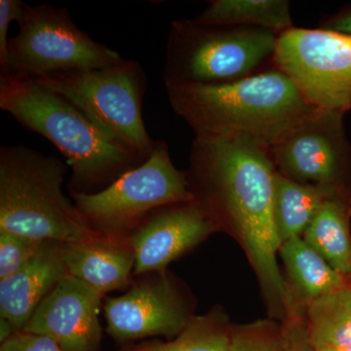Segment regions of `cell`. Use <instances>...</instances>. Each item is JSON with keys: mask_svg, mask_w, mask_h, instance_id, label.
Listing matches in <instances>:
<instances>
[{"mask_svg": "<svg viewBox=\"0 0 351 351\" xmlns=\"http://www.w3.org/2000/svg\"><path fill=\"white\" fill-rule=\"evenodd\" d=\"M276 165L269 147L245 137H195L186 178L196 204L241 239L263 285L279 302L290 295L277 262Z\"/></svg>", "mask_w": 351, "mask_h": 351, "instance_id": "6da1fadb", "label": "cell"}, {"mask_svg": "<svg viewBox=\"0 0 351 351\" xmlns=\"http://www.w3.org/2000/svg\"><path fill=\"white\" fill-rule=\"evenodd\" d=\"M165 85L171 107L195 137H245L271 149L318 110L278 69L221 84Z\"/></svg>", "mask_w": 351, "mask_h": 351, "instance_id": "7a4b0ae2", "label": "cell"}, {"mask_svg": "<svg viewBox=\"0 0 351 351\" xmlns=\"http://www.w3.org/2000/svg\"><path fill=\"white\" fill-rule=\"evenodd\" d=\"M0 108L49 140L66 157L73 171L69 193H98L145 161L73 104L27 76L0 75Z\"/></svg>", "mask_w": 351, "mask_h": 351, "instance_id": "3957f363", "label": "cell"}, {"mask_svg": "<svg viewBox=\"0 0 351 351\" xmlns=\"http://www.w3.org/2000/svg\"><path fill=\"white\" fill-rule=\"evenodd\" d=\"M68 166L23 145L0 149V232L75 243L101 233L89 228L64 195Z\"/></svg>", "mask_w": 351, "mask_h": 351, "instance_id": "277c9868", "label": "cell"}, {"mask_svg": "<svg viewBox=\"0 0 351 351\" xmlns=\"http://www.w3.org/2000/svg\"><path fill=\"white\" fill-rule=\"evenodd\" d=\"M31 78L73 104L120 145L145 160L152 156L156 141L147 133L142 117L147 76L138 62L123 60L108 68Z\"/></svg>", "mask_w": 351, "mask_h": 351, "instance_id": "5b68a950", "label": "cell"}, {"mask_svg": "<svg viewBox=\"0 0 351 351\" xmlns=\"http://www.w3.org/2000/svg\"><path fill=\"white\" fill-rule=\"evenodd\" d=\"M277 39L276 32L260 27L177 21L168 36L164 82L221 84L248 77L274 57Z\"/></svg>", "mask_w": 351, "mask_h": 351, "instance_id": "8992f818", "label": "cell"}, {"mask_svg": "<svg viewBox=\"0 0 351 351\" xmlns=\"http://www.w3.org/2000/svg\"><path fill=\"white\" fill-rule=\"evenodd\" d=\"M69 193L93 232L122 237H128L160 208L195 201L186 173L175 167L162 141H156L154 152L142 165L103 191Z\"/></svg>", "mask_w": 351, "mask_h": 351, "instance_id": "52a82bcc", "label": "cell"}, {"mask_svg": "<svg viewBox=\"0 0 351 351\" xmlns=\"http://www.w3.org/2000/svg\"><path fill=\"white\" fill-rule=\"evenodd\" d=\"M19 32L9 40L8 75L36 76L114 66L117 51L97 43L71 19L68 9L24 4Z\"/></svg>", "mask_w": 351, "mask_h": 351, "instance_id": "ba28073f", "label": "cell"}, {"mask_svg": "<svg viewBox=\"0 0 351 351\" xmlns=\"http://www.w3.org/2000/svg\"><path fill=\"white\" fill-rule=\"evenodd\" d=\"M272 59L309 105L341 115L351 110L350 36L293 27L279 34Z\"/></svg>", "mask_w": 351, "mask_h": 351, "instance_id": "9c48e42d", "label": "cell"}, {"mask_svg": "<svg viewBox=\"0 0 351 351\" xmlns=\"http://www.w3.org/2000/svg\"><path fill=\"white\" fill-rule=\"evenodd\" d=\"M141 276L125 294L105 299L108 334L117 341L177 337L193 318L184 295L165 270Z\"/></svg>", "mask_w": 351, "mask_h": 351, "instance_id": "30bf717a", "label": "cell"}, {"mask_svg": "<svg viewBox=\"0 0 351 351\" xmlns=\"http://www.w3.org/2000/svg\"><path fill=\"white\" fill-rule=\"evenodd\" d=\"M343 115L316 110L270 149L281 174L301 184L339 188L346 157Z\"/></svg>", "mask_w": 351, "mask_h": 351, "instance_id": "8fae6325", "label": "cell"}, {"mask_svg": "<svg viewBox=\"0 0 351 351\" xmlns=\"http://www.w3.org/2000/svg\"><path fill=\"white\" fill-rule=\"evenodd\" d=\"M104 295L66 276L39 304L23 331L48 337L64 351H96L100 346Z\"/></svg>", "mask_w": 351, "mask_h": 351, "instance_id": "7c38bea8", "label": "cell"}, {"mask_svg": "<svg viewBox=\"0 0 351 351\" xmlns=\"http://www.w3.org/2000/svg\"><path fill=\"white\" fill-rule=\"evenodd\" d=\"M217 230L195 201L156 210L128 235L135 254L134 276L163 271Z\"/></svg>", "mask_w": 351, "mask_h": 351, "instance_id": "4fadbf2b", "label": "cell"}, {"mask_svg": "<svg viewBox=\"0 0 351 351\" xmlns=\"http://www.w3.org/2000/svg\"><path fill=\"white\" fill-rule=\"evenodd\" d=\"M63 243L44 241L36 255L15 274L0 280V313L23 331L43 300L69 276Z\"/></svg>", "mask_w": 351, "mask_h": 351, "instance_id": "5bb4252c", "label": "cell"}, {"mask_svg": "<svg viewBox=\"0 0 351 351\" xmlns=\"http://www.w3.org/2000/svg\"><path fill=\"white\" fill-rule=\"evenodd\" d=\"M69 274L105 295L133 284L135 254L128 237L101 234L96 239L63 244Z\"/></svg>", "mask_w": 351, "mask_h": 351, "instance_id": "9a60e30c", "label": "cell"}, {"mask_svg": "<svg viewBox=\"0 0 351 351\" xmlns=\"http://www.w3.org/2000/svg\"><path fill=\"white\" fill-rule=\"evenodd\" d=\"M302 239L339 274L348 277L351 271L350 205L341 189L328 196Z\"/></svg>", "mask_w": 351, "mask_h": 351, "instance_id": "2e32d148", "label": "cell"}, {"mask_svg": "<svg viewBox=\"0 0 351 351\" xmlns=\"http://www.w3.org/2000/svg\"><path fill=\"white\" fill-rule=\"evenodd\" d=\"M339 188L301 184L276 171L274 175V219L281 245L302 237L326 198Z\"/></svg>", "mask_w": 351, "mask_h": 351, "instance_id": "e0dca14e", "label": "cell"}, {"mask_svg": "<svg viewBox=\"0 0 351 351\" xmlns=\"http://www.w3.org/2000/svg\"><path fill=\"white\" fill-rule=\"evenodd\" d=\"M195 21L212 27H260L280 34L293 29L285 0H214Z\"/></svg>", "mask_w": 351, "mask_h": 351, "instance_id": "ac0fdd59", "label": "cell"}, {"mask_svg": "<svg viewBox=\"0 0 351 351\" xmlns=\"http://www.w3.org/2000/svg\"><path fill=\"white\" fill-rule=\"evenodd\" d=\"M279 255L289 276L308 302L348 285L346 277L335 269L302 237H295L281 245Z\"/></svg>", "mask_w": 351, "mask_h": 351, "instance_id": "d6986e66", "label": "cell"}, {"mask_svg": "<svg viewBox=\"0 0 351 351\" xmlns=\"http://www.w3.org/2000/svg\"><path fill=\"white\" fill-rule=\"evenodd\" d=\"M309 337L314 350L351 346V287L308 304Z\"/></svg>", "mask_w": 351, "mask_h": 351, "instance_id": "ffe728a7", "label": "cell"}, {"mask_svg": "<svg viewBox=\"0 0 351 351\" xmlns=\"http://www.w3.org/2000/svg\"><path fill=\"white\" fill-rule=\"evenodd\" d=\"M228 334L221 314L214 311L191 318L186 327L168 343H143L119 351H230Z\"/></svg>", "mask_w": 351, "mask_h": 351, "instance_id": "44dd1931", "label": "cell"}, {"mask_svg": "<svg viewBox=\"0 0 351 351\" xmlns=\"http://www.w3.org/2000/svg\"><path fill=\"white\" fill-rule=\"evenodd\" d=\"M44 241L10 232H0V280L19 271L32 260Z\"/></svg>", "mask_w": 351, "mask_h": 351, "instance_id": "7402d4cb", "label": "cell"}, {"mask_svg": "<svg viewBox=\"0 0 351 351\" xmlns=\"http://www.w3.org/2000/svg\"><path fill=\"white\" fill-rule=\"evenodd\" d=\"M269 329V325L262 322L234 332L230 351H283Z\"/></svg>", "mask_w": 351, "mask_h": 351, "instance_id": "603a6c76", "label": "cell"}, {"mask_svg": "<svg viewBox=\"0 0 351 351\" xmlns=\"http://www.w3.org/2000/svg\"><path fill=\"white\" fill-rule=\"evenodd\" d=\"M24 4L21 0H0V75H8L9 27L22 17Z\"/></svg>", "mask_w": 351, "mask_h": 351, "instance_id": "cb8c5ba5", "label": "cell"}, {"mask_svg": "<svg viewBox=\"0 0 351 351\" xmlns=\"http://www.w3.org/2000/svg\"><path fill=\"white\" fill-rule=\"evenodd\" d=\"M0 351H64L53 339L21 331L1 343Z\"/></svg>", "mask_w": 351, "mask_h": 351, "instance_id": "d4e9b609", "label": "cell"}, {"mask_svg": "<svg viewBox=\"0 0 351 351\" xmlns=\"http://www.w3.org/2000/svg\"><path fill=\"white\" fill-rule=\"evenodd\" d=\"M324 29L351 36V8L330 20L325 25Z\"/></svg>", "mask_w": 351, "mask_h": 351, "instance_id": "484cf974", "label": "cell"}, {"mask_svg": "<svg viewBox=\"0 0 351 351\" xmlns=\"http://www.w3.org/2000/svg\"><path fill=\"white\" fill-rule=\"evenodd\" d=\"M16 332H18L17 329L13 326L12 323L1 316L0 317V341L1 343L10 339Z\"/></svg>", "mask_w": 351, "mask_h": 351, "instance_id": "4316f807", "label": "cell"}, {"mask_svg": "<svg viewBox=\"0 0 351 351\" xmlns=\"http://www.w3.org/2000/svg\"><path fill=\"white\" fill-rule=\"evenodd\" d=\"M314 351H351L350 346H337V348H322L314 350Z\"/></svg>", "mask_w": 351, "mask_h": 351, "instance_id": "83f0119b", "label": "cell"}, {"mask_svg": "<svg viewBox=\"0 0 351 351\" xmlns=\"http://www.w3.org/2000/svg\"><path fill=\"white\" fill-rule=\"evenodd\" d=\"M348 278H350V283H348V285H350L351 287V271H350V274H348Z\"/></svg>", "mask_w": 351, "mask_h": 351, "instance_id": "f1b7e54d", "label": "cell"}, {"mask_svg": "<svg viewBox=\"0 0 351 351\" xmlns=\"http://www.w3.org/2000/svg\"><path fill=\"white\" fill-rule=\"evenodd\" d=\"M314 351V350H313Z\"/></svg>", "mask_w": 351, "mask_h": 351, "instance_id": "f546056e", "label": "cell"}]
</instances>
